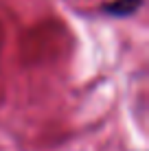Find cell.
Masks as SVG:
<instances>
[{"instance_id": "1", "label": "cell", "mask_w": 149, "mask_h": 151, "mask_svg": "<svg viewBox=\"0 0 149 151\" xmlns=\"http://www.w3.org/2000/svg\"><path fill=\"white\" fill-rule=\"evenodd\" d=\"M140 7H143V0H114V2L105 4L103 11L112 18H130Z\"/></svg>"}]
</instances>
